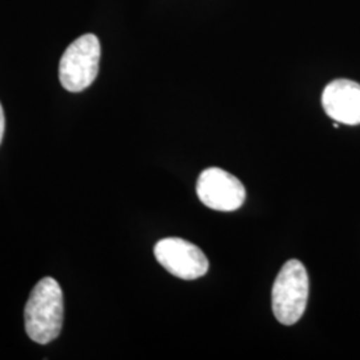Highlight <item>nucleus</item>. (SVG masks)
Returning <instances> with one entry per match:
<instances>
[{
    "instance_id": "2",
    "label": "nucleus",
    "mask_w": 360,
    "mask_h": 360,
    "mask_svg": "<svg viewBox=\"0 0 360 360\" xmlns=\"http://www.w3.org/2000/svg\"><path fill=\"white\" fill-rule=\"evenodd\" d=\"M309 274L303 263L288 260L272 287V311L278 322L292 326L303 316L309 302Z\"/></svg>"
},
{
    "instance_id": "3",
    "label": "nucleus",
    "mask_w": 360,
    "mask_h": 360,
    "mask_svg": "<svg viewBox=\"0 0 360 360\" xmlns=\"http://www.w3.org/2000/svg\"><path fill=\"white\" fill-rule=\"evenodd\" d=\"M101 43L94 34H86L72 41L59 65V80L65 90L80 92L90 87L98 77Z\"/></svg>"
},
{
    "instance_id": "4",
    "label": "nucleus",
    "mask_w": 360,
    "mask_h": 360,
    "mask_svg": "<svg viewBox=\"0 0 360 360\" xmlns=\"http://www.w3.org/2000/svg\"><path fill=\"white\" fill-rule=\"evenodd\" d=\"M196 193L205 206L231 212L243 206L245 188L242 181L220 168H207L196 183Z\"/></svg>"
},
{
    "instance_id": "7",
    "label": "nucleus",
    "mask_w": 360,
    "mask_h": 360,
    "mask_svg": "<svg viewBox=\"0 0 360 360\" xmlns=\"http://www.w3.org/2000/svg\"><path fill=\"white\" fill-rule=\"evenodd\" d=\"M4 127H6V117H4V112H3V107L0 104V143H1L3 135H4Z\"/></svg>"
},
{
    "instance_id": "6",
    "label": "nucleus",
    "mask_w": 360,
    "mask_h": 360,
    "mask_svg": "<svg viewBox=\"0 0 360 360\" xmlns=\"http://www.w3.org/2000/svg\"><path fill=\"white\" fill-rule=\"evenodd\" d=\"M326 114L338 123L360 124V84L348 79L331 82L322 95Z\"/></svg>"
},
{
    "instance_id": "1",
    "label": "nucleus",
    "mask_w": 360,
    "mask_h": 360,
    "mask_svg": "<svg viewBox=\"0 0 360 360\" xmlns=\"http://www.w3.org/2000/svg\"><path fill=\"white\" fill-rule=\"evenodd\" d=\"M63 291L52 278H44L32 290L25 309L28 338L39 345L55 340L63 327Z\"/></svg>"
},
{
    "instance_id": "5",
    "label": "nucleus",
    "mask_w": 360,
    "mask_h": 360,
    "mask_svg": "<svg viewBox=\"0 0 360 360\" xmlns=\"http://www.w3.org/2000/svg\"><path fill=\"white\" fill-rule=\"evenodd\" d=\"M154 254L169 274L184 281L202 278L208 271V260L202 250L180 238L162 239L155 245Z\"/></svg>"
}]
</instances>
